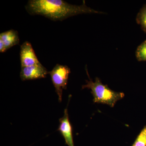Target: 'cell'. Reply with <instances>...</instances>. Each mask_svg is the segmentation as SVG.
<instances>
[{"mask_svg":"<svg viewBox=\"0 0 146 146\" xmlns=\"http://www.w3.org/2000/svg\"><path fill=\"white\" fill-rule=\"evenodd\" d=\"M25 8L31 15H41L55 21L84 13H104L88 7L84 1L77 5L62 0H30Z\"/></svg>","mask_w":146,"mask_h":146,"instance_id":"1","label":"cell"},{"mask_svg":"<svg viewBox=\"0 0 146 146\" xmlns=\"http://www.w3.org/2000/svg\"><path fill=\"white\" fill-rule=\"evenodd\" d=\"M87 84L82 86V89H91L94 96V103L108 105L111 107L115 106L118 101L122 99L125 94L122 92H117L110 89L107 85L102 83L98 78L94 82L91 80H86Z\"/></svg>","mask_w":146,"mask_h":146,"instance_id":"2","label":"cell"},{"mask_svg":"<svg viewBox=\"0 0 146 146\" xmlns=\"http://www.w3.org/2000/svg\"><path fill=\"white\" fill-rule=\"evenodd\" d=\"M70 69L66 65L56 64L52 70L49 72L56 92L58 97L59 102L62 101L63 89H66Z\"/></svg>","mask_w":146,"mask_h":146,"instance_id":"3","label":"cell"},{"mask_svg":"<svg viewBox=\"0 0 146 146\" xmlns=\"http://www.w3.org/2000/svg\"><path fill=\"white\" fill-rule=\"evenodd\" d=\"M21 68L41 64L31 44L26 41L21 45L20 51Z\"/></svg>","mask_w":146,"mask_h":146,"instance_id":"4","label":"cell"},{"mask_svg":"<svg viewBox=\"0 0 146 146\" xmlns=\"http://www.w3.org/2000/svg\"><path fill=\"white\" fill-rule=\"evenodd\" d=\"M42 64L21 68L20 77L22 80H33L44 78L48 74Z\"/></svg>","mask_w":146,"mask_h":146,"instance_id":"5","label":"cell"},{"mask_svg":"<svg viewBox=\"0 0 146 146\" xmlns=\"http://www.w3.org/2000/svg\"><path fill=\"white\" fill-rule=\"evenodd\" d=\"M60 125L58 130L65 139L66 143L69 146H74L72 136V126L69 120L68 110L65 109L64 116L59 119Z\"/></svg>","mask_w":146,"mask_h":146,"instance_id":"6","label":"cell"},{"mask_svg":"<svg viewBox=\"0 0 146 146\" xmlns=\"http://www.w3.org/2000/svg\"><path fill=\"white\" fill-rule=\"evenodd\" d=\"M0 40L3 43L7 50L15 45L19 44L20 42L18 32L13 29L1 33Z\"/></svg>","mask_w":146,"mask_h":146,"instance_id":"7","label":"cell"},{"mask_svg":"<svg viewBox=\"0 0 146 146\" xmlns=\"http://www.w3.org/2000/svg\"><path fill=\"white\" fill-rule=\"evenodd\" d=\"M136 21L141 28L146 33V4L141 9L136 16Z\"/></svg>","mask_w":146,"mask_h":146,"instance_id":"8","label":"cell"},{"mask_svg":"<svg viewBox=\"0 0 146 146\" xmlns=\"http://www.w3.org/2000/svg\"><path fill=\"white\" fill-rule=\"evenodd\" d=\"M136 56L138 61H146V39L138 46L136 50Z\"/></svg>","mask_w":146,"mask_h":146,"instance_id":"9","label":"cell"},{"mask_svg":"<svg viewBox=\"0 0 146 146\" xmlns=\"http://www.w3.org/2000/svg\"><path fill=\"white\" fill-rule=\"evenodd\" d=\"M132 146H146V126L139 133Z\"/></svg>","mask_w":146,"mask_h":146,"instance_id":"10","label":"cell"},{"mask_svg":"<svg viewBox=\"0 0 146 146\" xmlns=\"http://www.w3.org/2000/svg\"><path fill=\"white\" fill-rule=\"evenodd\" d=\"M7 50L6 49L2 41L0 40V52L3 53L5 52Z\"/></svg>","mask_w":146,"mask_h":146,"instance_id":"11","label":"cell"},{"mask_svg":"<svg viewBox=\"0 0 146 146\" xmlns=\"http://www.w3.org/2000/svg\"></svg>","mask_w":146,"mask_h":146,"instance_id":"12","label":"cell"}]
</instances>
